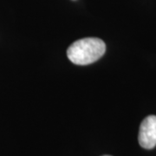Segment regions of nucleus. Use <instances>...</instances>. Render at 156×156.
<instances>
[{"mask_svg": "<svg viewBox=\"0 0 156 156\" xmlns=\"http://www.w3.org/2000/svg\"><path fill=\"white\" fill-rule=\"evenodd\" d=\"M140 145L146 149H152L156 146V116L146 117L140 126Z\"/></svg>", "mask_w": 156, "mask_h": 156, "instance_id": "nucleus-2", "label": "nucleus"}, {"mask_svg": "<svg viewBox=\"0 0 156 156\" xmlns=\"http://www.w3.org/2000/svg\"><path fill=\"white\" fill-rule=\"evenodd\" d=\"M106 51L105 43L97 37H86L73 43L67 50V56L73 63L88 65L99 60Z\"/></svg>", "mask_w": 156, "mask_h": 156, "instance_id": "nucleus-1", "label": "nucleus"}, {"mask_svg": "<svg viewBox=\"0 0 156 156\" xmlns=\"http://www.w3.org/2000/svg\"><path fill=\"white\" fill-rule=\"evenodd\" d=\"M102 156H111V155H102Z\"/></svg>", "mask_w": 156, "mask_h": 156, "instance_id": "nucleus-3", "label": "nucleus"}]
</instances>
